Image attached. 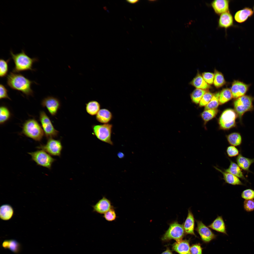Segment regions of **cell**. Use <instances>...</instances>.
I'll return each mask as SVG.
<instances>
[{
    "label": "cell",
    "mask_w": 254,
    "mask_h": 254,
    "mask_svg": "<svg viewBox=\"0 0 254 254\" xmlns=\"http://www.w3.org/2000/svg\"><path fill=\"white\" fill-rule=\"evenodd\" d=\"M7 85L12 89L20 91L27 96H32L31 88L34 82L20 74L10 72L7 77Z\"/></svg>",
    "instance_id": "obj_1"
},
{
    "label": "cell",
    "mask_w": 254,
    "mask_h": 254,
    "mask_svg": "<svg viewBox=\"0 0 254 254\" xmlns=\"http://www.w3.org/2000/svg\"><path fill=\"white\" fill-rule=\"evenodd\" d=\"M10 53L15 65L12 72L17 73L24 71L35 70L32 68V65L34 63L38 61L37 58H30L23 50L21 52L16 54L12 51Z\"/></svg>",
    "instance_id": "obj_2"
},
{
    "label": "cell",
    "mask_w": 254,
    "mask_h": 254,
    "mask_svg": "<svg viewBox=\"0 0 254 254\" xmlns=\"http://www.w3.org/2000/svg\"><path fill=\"white\" fill-rule=\"evenodd\" d=\"M22 133L27 137L37 141L42 139L44 133L42 127L34 119L26 121L22 126Z\"/></svg>",
    "instance_id": "obj_3"
},
{
    "label": "cell",
    "mask_w": 254,
    "mask_h": 254,
    "mask_svg": "<svg viewBox=\"0 0 254 254\" xmlns=\"http://www.w3.org/2000/svg\"><path fill=\"white\" fill-rule=\"evenodd\" d=\"M185 234L183 224L179 223L177 221H175L170 224L168 229L161 239L163 241L173 239L176 242L182 240Z\"/></svg>",
    "instance_id": "obj_4"
},
{
    "label": "cell",
    "mask_w": 254,
    "mask_h": 254,
    "mask_svg": "<svg viewBox=\"0 0 254 254\" xmlns=\"http://www.w3.org/2000/svg\"><path fill=\"white\" fill-rule=\"evenodd\" d=\"M112 124L109 123L94 125L92 129L94 135L100 141L113 145L111 140Z\"/></svg>",
    "instance_id": "obj_5"
},
{
    "label": "cell",
    "mask_w": 254,
    "mask_h": 254,
    "mask_svg": "<svg viewBox=\"0 0 254 254\" xmlns=\"http://www.w3.org/2000/svg\"><path fill=\"white\" fill-rule=\"evenodd\" d=\"M253 99L251 96L244 95L237 98L234 101L235 110L240 120L244 113L253 109L252 104Z\"/></svg>",
    "instance_id": "obj_6"
},
{
    "label": "cell",
    "mask_w": 254,
    "mask_h": 254,
    "mask_svg": "<svg viewBox=\"0 0 254 254\" xmlns=\"http://www.w3.org/2000/svg\"><path fill=\"white\" fill-rule=\"evenodd\" d=\"M32 160L38 165L51 169L53 163L56 160L45 151L41 150L28 152Z\"/></svg>",
    "instance_id": "obj_7"
},
{
    "label": "cell",
    "mask_w": 254,
    "mask_h": 254,
    "mask_svg": "<svg viewBox=\"0 0 254 254\" xmlns=\"http://www.w3.org/2000/svg\"><path fill=\"white\" fill-rule=\"evenodd\" d=\"M39 120L47 138H53L57 136L59 132L55 129L50 118L44 111L40 112Z\"/></svg>",
    "instance_id": "obj_8"
},
{
    "label": "cell",
    "mask_w": 254,
    "mask_h": 254,
    "mask_svg": "<svg viewBox=\"0 0 254 254\" xmlns=\"http://www.w3.org/2000/svg\"><path fill=\"white\" fill-rule=\"evenodd\" d=\"M48 139L45 144L40 145L37 148L45 151L51 155L60 156L63 148L61 141L53 138Z\"/></svg>",
    "instance_id": "obj_9"
},
{
    "label": "cell",
    "mask_w": 254,
    "mask_h": 254,
    "mask_svg": "<svg viewBox=\"0 0 254 254\" xmlns=\"http://www.w3.org/2000/svg\"><path fill=\"white\" fill-rule=\"evenodd\" d=\"M236 116L235 111L232 109H228L222 113L219 121L220 127L224 129H229L235 126Z\"/></svg>",
    "instance_id": "obj_10"
},
{
    "label": "cell",
    "mask_w": 254,
    "mask_h": 254,
    "mask_svg": "<svg viewBox=\"0 0 254 254\" xmlns=\"http://www.w3.org/2000/svg\"><path fill=\"white\" fill-rule=\"evenodd\" d=\"M196 230L200 235L202 241L206 243L209 242L215 238L216 235L211 230L200 221L196 220Z\"/></svg>",
    "instance_id": "obj_11"
},
{
    "label": "cell",
    "mask_w": 254,
    "mask_h": 254,
    "mask_svg": "<svg viewBox=\"0 0 254 254\" xmlns=\"http://www.w3.org/2000/svg\"><path fill=\"white\" fill-rule=\"evenodd\" d=\"M41 104L43 107H46L50 114L53 116L56 115L61 106L60 100L52 96L44 98L42 101Z\"/></svg>",
    "instance_id": "obj_12"
},
{
    "label": "cell",
    "mask_w": 254,
    "mask_h": 254,
    "mask_svg": "<svg viewBox=\"0 0 254 254\" xmlns=\"http://www.w3.org/2000/svg\"><path fill=\"white\" fill-rule=\"evenodd\" d=\"M249 85L238 81H234L233 83L231 91L233 97L237 98L244 95L247 91Z\"/></svg>",
    "instance_id": "obj_13"
},
{
    "label": "cell",
    "mask_w": 254,
    "mask_h": 254,
    "mask_svg": "<svg viewBox=\"0 0 254 254\" xmlns=\"http://www.w3.org/2000/svg\"><path fill=\"white\" fill-rule=\"evenodd\" d=\"M112 207L110 200L104 196L92 206L93 211L100 214H104Z\"/></svg>",
    "instance_id": "obj_14"
},
{
    "label": "cell",
    "mask_w": 254,
    "mask_h": 254,
    "mask_svg": "<svg viewBox=\"0 0 254 254\" xmlns=\"http://www.w3.org/2000/svg\"><path fill=\"white\" fill-rule=\"evenodd\" d=\"M229 1L227 0H216L211 3V6L214 12L220 15L229 11Z\"/></svg>",
    "instance_id": "obj_15"
},
{
    "label": "cell",
    "mask_w": 254,
    "mask_h": 254,
    "mask_svg": "<svg viewBox=\"0 0 254 254\" xmlns=\"http://www.w3.org/2000/svg\"><path fill=\"white\" fill-rule=\"evenodd\" d=\"M183 224L186 234L196 236L194 232V219L192 213L189 209L188 210L187 217Z\"/></svg>",
    "instance_id": "obj_16"
},
{
    "label": "cell",
    "mask_w": 254,
    "mask_h": 254,
    "mask_svg": "<svg viewBox=\"0 0 254 254\" xmlns=\"http://www.w3.org/2000/svg\"><path fill=\"white\" fill-rule=\"evenodd\" d=\"M172 249L179 254H191L189 242L186 240L176 242L172 245Z\"/></svg>",
    "instance_id": "obj_17"
},
{
    "label": "cell",
    "mask_w": 254,
    "mask_h": 254,
    "mask_svg": "<svg viewBox=\"0 0 254 254\" xmlns=\"http://www.w3.org/2000/svg\"><path fill=\"white\" fill-rule=\"evenodd\" d=\"M217 170L221 172L223 175V179L226 183L233 185H245L240 180L239 178L229 173L223 171L215 167H214Z\"/></svg>",
    "instance_id": "obj_18"
},
{
    "label": "cell",
    "mask_w": 254,
    "mask_h": 254,
    "mask_svg": "<svg viewBox=\"0 0 254 254\" xmlns=\"http://www.w3.org/2000/svg\"><path fill=\"white\" fill-rule=\"evenodd\" d=\"M236 161L237 164L241 168L247 173L251 172L249 168L251 165L254 163V158L250 159L246 157L240 153L237 157Z\"/></svg>",
    "instance_id": "obj_19"
},
{
    "label": "cell",
    "mask_w": 254,
    "mask_h": 254,
    "mask_svg": "<svg viewBox=\"0 0 254 254\" xmlns=\"http://www.w3.org/2000/svg\"><path fill=\"white\" fill-rule=\"evenodd\" d=\"M218 26L221 28H227L232 25L233 20L232 16L229 12L220 15L218 22Z\"/></svg>",
    "instance_id": "obj_20"
},
{
    "label": "cell",
    "mask_w": 254,
    "mask_h": 254,
    "mask_svg": "<svg viewBox=\"0 0 254 254\" xmlns=\"http://www.w3.org/2000/svg\"><path fill=\"white\" fill-rule=\"evenodd\" d=\"M208 227L217 232L227 234L225 224L221 216H218Z\"/></svg>",
    "instance_id": "obj_21"
},
{
    "label": "cell",
    "mask_w": 254,
    "mask_h": 254,
    "mask_svg": "<svg viewBox=\"0 0 254 254\" xmlns=\"http://www.w3.org/2000/svg\"><path fill=\"white\" fill-rule=\"evenodd\" d=\"M229 160L230 162L229 166L228 168L224 169V171L230 173L246 182H248L238 165L230 159H229Z\"/></svg>",
    "instance_id": "obj_22"
},
{
    "label": "cell",
    "mask_w": 254,
    "mask_h": 254,
    "mask_svg": "<svg viewBox=\"0 0 254 254\" xmlns=\"http://www.w3.org/2000/svg\"><path fill=\"white\" fill-rule=\"evenodd\" d=\"M96 119L99 122L103 124L108 123L111 120L112 115L108 109H100L96 115Z\"/></svg>",
    "instance_id": "obj_23"
},
{
    "label": "cell",
    "mask_w": 254,
    "mask_h": 254,
    "mask_svg": "<svg viewBox=\"0 0 254 254\" xmlns=\"http://www.w3.org/2000/svg\"><path fill=\"white\" fill-rule=\"evenodd\" d=\"M190 83L197 88L206 90L210 87V86L205 81L202 75L198 73Z\"/></svg>",
    "instance_id": "obj_24"
},
{
    "label": "cell",
    "mask_w": 254,
    "mask_h": 254,
    "mask_svg": "<svg viewBox=\"0 0 254 254\" xmlns=\"http://www.w3.org/2000/svg\"><path fill=\"white\" fill-rule=\"evenodd\" d=\"M253 13V11L251 9L246 8L237 12L234 15V19L237 22L242 23L246 21Z\"/></svg>",
    "instance_id": "obj_25"
},
{
    "label": "cell",
    "mask_w": 254,
    "mask_h": 254,
    "mask_svg": "<svg viewBox=\"0 0 254 254\" xmlns=\"http://www.w3.org/2000/svg\"><path fill=\"white\" fill-rule=\"evenodd\" d=\"M13 213L12 207L10 205L5 204L2 205L0 208V217L4 220H8L12 217Z\"/></svg>",
    "instance_id": "obj_26"
},
{
    "label": "cell",
    "mask_w": 254,
    "mask_h": 254,
    "mask_svg": "<svg viewBox=\"0 0 254 254\" xmlns=\"http://www.w3.org/2000/svg\"><path fill=\"white\" fill-rule=\"evenodd\" d=\"M100 105L98 102L94 100L89 102L86 104V110L87 112L92 116L97 114L100 110Z\"/></svg>",
    "instance_id": "obj_27"
},
{
    "label": "cell",
    "mask_w": 254,
    "mask_h": 254,
    "mask_svg": "<svg viewBox=\"0 0 254 254\" xmlns=\"http://www.w3.org/2000/svg\"><path fill=\"white\" fill-rule=\"evenodd\" d=\"M227 139L229 143L234 146L240 145L242 142V138L240 134L237 132H234L227 136Z\"/></svg>",
    "instance_id": "obj_28"
},
{
    "label": "cell",
    "mask_w": 254,
    "mask_h": 254,
    "mask_svg": "<svg viewBox=\"0 0 254 254\" xmlns=\"http://www.w3.org/2000/svg\"><path fill=\"white\" fill-rule=\"evenodd\" d=\"M233 97L230 89L226 88L223 89L220 93L219 98V104H222L230 100Z\"/></svg>",
    "instance_id": "obj_29"
},
{
    "label": "cell",
    "mask_w": 254,
    "mask_h": 254,
    "mask_svg": "<svg viewBox=\"0 0 254 254\" xmlns=\"http://www.w3.org/2000/svg\"><path fill=\"white\" fill-rule=\"evenodd\" d=\"M207 91L206 90L196 88L190 95L192 101L196 104L198 103Z\"/></svg>",
    "instance_id": "obj_30"
},
{
    "label": "cell",
    "mask_w": 254,
    "mask_h": 254,
    "mask_svg": "<svg viewBox=\"0 0 254 254\" xmlns=\"http://www.w3.org/2000/svg\"><path fill=\"white\" fill-rule=\"evenodd\" d=\"M11 116L10 112L6 107L2 106L0 108V124L2 125L9 120Z\"/></svg>",
    "instance_id": "obj_31"
},
{
    "label": "cell",
    "mask_w": 254,
    "mask_h": 254,
    "mask_svg": "<svg viewBox=\"0 0 254 254\" xmlns=\"http://www.w3.org/2000/svg\"><path fill=\"white\" fill-rule=\"evenodd\" d=\"M213 83L217 88L221 87L224 85L226 82L222 74L215 70Z\"/></svg>",
    "instance_id": "obj_32"
},
{
    "label": "cell",
    "mask_w": 254,
    "mask_h": 254,
    "mask_svg": "<svg viewBox=\"0 0 254 254\" xmlns=\"http://www.w3.org/2000/svg\"><path fill=\"white\" fill-rule=\"evenodd\" d=\"M220 93L218 92L214 94L209 102L205 106V110L216 109L219 104V98Z\"/></svg>",
    "instance_id": "obj_33"
},
{
    "label": "cell",
    "mask_w": 254,
    "mask_h": 254,
    "mask_svg": "<svg viewBox=\"0 0 254 254\" xmlns=\"http://www.w3.org/2000/svg\"><path fill=\"white\" fill-rule=\"evenodd\" d=\"M218 112L216 109L205 110L202 113L201 116L203 120L206 122L215 117Z\"/></svg>",
    "instance_id": "obj_34"
},
{
    "label": "cell",
    "mask_w": 254,
    "mask_h": 254,
    "mask_svg": "<svg viewBox=\"0 0 254 254\" xmlns=\"http://www.w3.org/2000/svg\"><path fill=\"white\" fill-rule=\"evenodd\" d=\"M10 60L9 59L7 60L1 59L0 60V76L3 78L6 75L8 71V64Z\"/></svg>",
    "instance_id": "obj_35"
},
{
    "label": "cell",
    "mask_w": 254,
    "mask_h": 254,
    "mask_svg": "<svg viewBox=\"0 0 254 254\" xmlns=\"http://www.w3.org/2000/svg\"><path fill=\"white\" fill-rule=\"evenodd\" d=\"M9 240L8 249L15 253H18L21 250V246L20 243L15 239H12Z\"/></svg>",
    "instance_id": "obj_36"
},
{
    "label": "cell",
    "mask_w": 254,
    "mask_h": 254,
    "mask_svg": "<svg viewBox=\"0 0 254 254\" xmlns=\"http://www.w3.org/2000/svg\"><path fill=\"white\" fill-rule=\"evenodd\" d=\"M103 217L107 221L111 222L116 219V214L113 206L104 214Z\"/></svg>",
    "instance_id": "obj_37"
},
{
    "label": "cell",
    "mask_w": 254,
    "mask_h": 254,
    "mask_svg": "<svg viewBox=\"0 0 254 254\" xmlns=\"http://www.w3.org/2000/svg\"><path fill=\"white\" fill-rule=\"evenodd\" d=\"M214 94L210 92L207 91L204 95L199 102L200 107L206 106L210 101Z\"/></svg>",
    "instance_id": "obj_38"
},
{
    "label": "cell",
    "mask_w": 254,
    "mask_h": 254,
    "mask_svg": "<svg viewBox=\"0 0 254 254\" xmlns=\"http://www.w3.org/2000/svg\"><path fill=\"white\" fill-rule=\"evenodd\" d=\"M241 197L245 200L253 199H254V190L251 189L245 190L242 193Z\"/></svg>",
    "instance_id": "obj_39"
},
{
    "label": "cell",
    "mask_w": 254,
    "mask_h": 254,
    "mask_svg": "<svg viewBox=\"0 0 254 254\" xmlns=\"http://www.w3.org/2000/svg\"><path fill=\"white\" fill-rule=\"evenodd\" d=\"M244 209L247 212L254 210V200L253 199L245 200L243 202Z\"/></svg>",
    "instance_id": "obj_40"
},
{
    "label": "cell",
    "mask_w": 254,
    "mask_h": 254,
    "mask_svg": "<svg viewBox=\"0 0 254 254\" xmlns=\"http://www.w3.org/2000/svg\"><path fill=\"white\" fill-rule=\"evenodd\" d=\"M202 76L205 81L209 84H212L214 82V74L210 72L203 73Z\"/></svg>",
    "instance_id": "obj_41"
},
{
    "label": "cell",
    "mask_w": 254,
    "mask_h": 254,
    "mask_svg": "<svg viewBox=\"0 0 254 254\" xmlns=\"http://www.w3.org/2000/svg\"><path fill=\"white\" fill-rule=\"evenodd\" d=\"M226 152L228 156L230 157L238 156L239 154V151L238 149L235 146L232 145L227 147Z\"/></svg>",
    "instance_id": "obj_42"
},
{
    "label": "cell",
    "mask_w": 254,
    "mask_h": 254,
    "mask_svg": "<svg viewBox=\"0 0 254 254\" xmlns=\"http://www.w3.org/2000/svg\"><path fill=\"white\" fill-rule=\"evenodd\" d=\"M202 249L199 244L192 245L190 247L191 254H202Z\"/></svg>",
    "instance_id": "obj_43"
},
{
    "label": "cell",
    "mask_w": 254,
    "mask_h": 254,
    "mask_svg": "<svg viewBox=\"0 0 254 254\" xmlns=\"http://www.w3.org/2000/svg\"><path fill=\"white\" fill-rule=\"evenodd\" d=\"M7 99L11 100L8 94V90L2 84H0V99Z\"/></svg>",
    "instance_id": "obj_44"
},
{
    "label": "cell",
    "mask_w": 254,
    "mask_h": 254,
    "mask_svg": "<svg viewBox=\"0 0 254 254\" xmlns=\"http://www.w3.org/2000/svg\"><path fill=\"white\" fill-rule=\"evenodd\" d=\"M9 240H4L2 244V246L5 249L8 248L9 243Z\"/></svg>",
    "instance_id": "obj_45"
},
{
    "label": "cell",
    "mask_w": 254,
    "mask_h": 254,
    "mask_svg": "<svg viewBox=\"0 0 254 254\" xmlns=\"http://www.w3.org/2000/svg\"><path fill=\"white\" fill-rule=\"evenodd\" d=\"M161 254H173L171 251L169 249H167Z\"/></svg>",
    "instance_id": "obj_46"
},
{
    "label": "cell",
    "mask_w": 254,
    "mask_h": 254,
    "mask_svg": "<svg viewBox=\"0 0 254 254\" xmlns=\"http://www.w3.org/2000/svg\"><path fill=\"white\" fill-rule=\"evenodd\" d=\"M139 1L138 0H127L128 2L129 3L131 4H134L136 2H137Z\"/></svg>",
    "instance_id": "obj_47"
},
{
    "label": "cell",
    "mask_w": 254,
    "mask_h": 254,
    "mask_svg": "<svg viewBox=\"0 0 254 254\" xmlns=\"http://www.w3.org/2000/svg\"></svg>",
    "instance_id": "obj_48"
}]
</instances>
